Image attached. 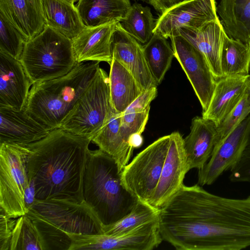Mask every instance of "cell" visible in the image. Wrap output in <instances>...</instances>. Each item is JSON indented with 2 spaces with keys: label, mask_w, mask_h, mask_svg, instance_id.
Returning a JSON list of instances; mask_svg holds the SVG:
<instances>
[{
  "label": "cell",
  "mask_w": 250,
  "mask_h": 250,
  "mask_svg": "<svg viewBox=\"0 0 250 250\" xmlns=\"http://www.w3.org/2000/svg\"><path fill=\"white\" fill-rule=\"evenodd\" d=\"M108 76L111 105L117 112H124L144 93L137 82L121 62L114 59Z\"/></svg>",
  "instance_id": "obj_26"
},
{
  "label": "cell",
  "mask_w": 250,
  "mask_h": 250,
  "mask_svg": "<svg viewBox=\"0 0 250 250\" xmlns=\"http://www.w3.org/2000/svg\"><path fill=\"white\" fill-rule=\"evenodd\" d=\"M92 138L61 128L27 146L29 179L33 181L37 200L84 201L83 182Z\"/></svg>",
  "instance_id": "obj_2"
},
{
  "label": "cell",
  "mask_w": 250,
  "mask_h": 250,
  "mask_svg": "<svg viewBox=\"0 0 250 250\" xmlns=\"http://www.w3.org/2000/svg\"><path fill=\"white\" fill-rule=\"evenodd\" d=\"M217 13L230 38L250 42V0H219Z\"/></svg>",
  "instance_id": "obj_27"
},
{
  "label": "cell",
  "mask_w": 250,
  "mask_h": 250,
  "mask_svg": "<svg viewBox=\"0 0 250 250\" xmlns=\"http://www.w3.org/2000/svg\"><path fill=\"white\" fill-rule=\"evenodd\" d=\"M83 195L103 228L128 214L138 201L124 186L122 171L116 160L100 149L90 150Z\"/></svg>",
  "instance_id": "obj_3"
},
{
  "label": "cell",
  "mask_w": 250,
  "mask_h": 250,
  "mask_svg": "<svg viewBox=\"0 0 250 250\" xmlns=\"http://www.w3.org/2000/svg\"><path fill=\"white\" fill-rule=\"evenodd\" d=\"M69 250H152L163 241L159 218L128 231L116 234H70Z\"/></svg>",
  "instance_id": "obj_10"
},
{
  "label": "cell",
  "mask_w": 250,
  "mask_h": 250,
  "mask_svg": "<svg viewBox=\"0 0 250 250\" xmlns=\"http://www.w3.org/2000/svg\"><path fill=\"white\" fill-rule=\"evenodd\" d=\"M169 145L160 179L149 204L160 209L182 188L189 170L184 139L177 131L169 134Z\"/></svg>",
  "instance_id": "obj_14"
},
{
  "label": "cell",
  "mask_w": 250,
  "mask_h": 250,
  "mask_svg": "<svg viewBox=\"0 0 250 250\" xmlns=\"http://www.w3.org/2000/svg\"><path fill=\"white\" fill-rule=\"evenodd\" d=\"M120 23L141 44L148 42L154 34L155 22L150 8L137 2L131 5L126 17Z\"/></svg>",
  "instance_id": "obj_31"
},
{
  "label": "cell",
  "mask_w": 250,
  "mask_h": 250,
  "mask_svg": "<svg viewBox=\"0 0 250 250\" xmlns=\"http://www.w3.org/2000/svg\"><path fill=\"white\" fill-rule=\"evenodd\" d=\"M0 210V250H10L17 220L8 217L1 209Z\"/></svg>",
  "instance_id": "obj_37"
},
{
  "label": "cell",
  "mask_w": 250,
  "mask_h": 250,
  "mask_svg": "<svg viewBox=\"0 0 250 250\" xmlns=\"http://www.w3.org/2000/svg\"></svg>",
  "instance_id": "obj_42"
},
{
  "label": "cell",
  "mask_w": 250,
  "mask_h": 250,
  "mask_svg": "<svg viewBox=\"0 0 250 250\" xmlns=\"http://www.w3.org/2000/svg\"><path fill=\"white\" fill-rule=\"evenodd\" d=\"M27 214L40 231L46 250H69L70 234L103 233V226L84 201L36 199Z\"/></svg>",
  "instance_id": "obj_5"
},
{
  "label": "cell",
  "mask_w": 250,
  "mask_h": 250,
  "mask_svg": "<svg viewBox=\"0 0 250 250\" xmlns=\"http://www.w3.org/2000/svg\"><path fill=\"white\" fill-rule=\"evenodd\" d=\"M19 60L32 85L63 76L77 63L72 40L46 25L26 41Z\"/></svg>",
  "instance_id": "obj_6"
},
{
  "label": "cell",
  "mask_w": 250,
  "mask_h": 250,
  "mask_svg": "<svg viewBox=\"0 0 250 250\" xmlns=\"http://www.w3.org/2000/svg\"><path fill=\"white\" fill-rule=\"evenodd\" d=\"M46 250L43 239L28 215L17 219L10 243V250Z\"/></svg>",
  "instance_id": "obj_33"
},
{
  "label": "cell",
  "mask_w": 250,
  "mask_h": 250,
  "mask_svg": "<svg viewBox=\"0 0 250 250\" xmlns=\"http://www.w3.org/2000/svg\"><path fill=\"white\" fill-rule=\"evenodd\" d=\"M45 25L72 40L85 28L76 7L66 0H42Z\"/></svg>",
  "instance_id": "obj_25"
},
{
  "label": "cell",
  "mask_w": 250,
  "mask_h": 250,
  "mask_svg": "<svg viewBox=\"0 0 250 250\" xmlns=\"http://www.w3.org/2000/svg\"><path fill=\"white\" fill-rule=\"evenodd\" d=\"M143 48L147 66L158 85L163 80L174 57L172 48L167 39L154 33L149 42L143 45Z\"/></svg>",
  "instance_id": "obj_30"
},
{
  "label": "cell",
  "mask_w": 250,
  "mask_h": 250,
  "mask_svg": "<svg viewBox=\"0 0 250 250\" xmlns=\"http://www.w3.org/2000/svg\"><path fill=\"white\" fill-rule=\"evenodd\" d=\"M36 200V190L34 182L32 180L29 179V186L24 194L25 204L28 210V208L33 205Z\"/></svg>",
  "instance_id": "obj_39"
},
{
  "label": "cell",
  "mask_w": 250,
  "mask_h": 250,
  "mask_svg": "<svg viewBox=\"0 0 250 250\" xmlns=\"http://www.w3.org/2000/svg\"><path fill=\"white\" fill-rule=\"evenodd\" d=\"M0 142L27 146L45 137L52 130L29 114L0 106Z\"/></svg>",
  "instance_id": "obj_16"
},
{
  "label": "cell",
  "mask_w": 250,
  "mask_h": 250,
  "mask_svg": "<svg viewBox=\"0 0 250 250\" xmlns=\"http://www.w3.org/2000/svg\"><path fill=\"white\" fill-rule=\"evenodd\" d=\"M250 114V96L247 87L238 103L217 125L218 143Z\"/></svg>",
  "instance_id": "obj_35"
},
{
  "label": "cell",
  "mask_w": 250,
  "mask_h": 250,
  "mask_svg": "<svg viewBox=\"0 0 250 250\" xmlns=\"http://www.w3.org/2000/svg\"><path fill=\"white\" fill-rule=\"evenodd\" d=\"M28 146L0 143V207L10 218L26 214L25 192L29 184Z\"/></svg>",
  "instance_id": "obj_8"
},
{
  "label": "cell",
  "mask_w": 250,
  "mask_h": 250,
  "mask_svg": "<svg viewBox=\"0 0 250 250\" xmlns=\"http://www.w3.org/2000/svg\"><path fill=\"white\" fill-rule=\"evenodd\" d=\"M247 89L250 96V75H249L247 80Z\"/></svg>",
  "instance_id": "obj_40"
},
{
  "label": "cell",
  "mask_w": 250,
  "mask_h": 250,
  "mask_svg": "<svg viewBox=\"0 0 250 250\" xmlns=\"http://www.w3.org/2000/svg\"><path fill=\"white\" fill-rule=\"evenodd\" d=\"M232 182H250V142L238 162L230 169Z\"/></svg>",
  "instance_id": "obj_36"
},
{
  "label": "cell",
  "mask_w": 250,
  "mask_h": 250,
  "mask_svg": "<svg viewBox=\"0 0 250 250\" xmlns=\"http://www.w3.org/2000/svg\"><path fill=\"white\" fill-rule=\"evenodd\" d=\"M31 85L20 60L0 51V106L24 109Z\"/></svg>",
  "instance_id": "obj_17"
},
{
  "label": "cell",
  "mask_w": 250,
  "mask_h": 250,
  "mask_svg": "<svg viewBox=\"0 0 250 250\" xmlns=\"http://www.w3.org/2000/svg\"><path fill=\"white\" fill-rule=\"evenodd\" d=\"M250 142V114L215 146L206 165L198 170V183L212 184L239 160Z\"/></svg>",
  "instance_id": "obj_12"
},
{
  "label": "cell",
  "mask_w": 250,
  "mask_h": 250,
  "mask_svg": "<svg viewBox=\"0 0 250 250\" xmlns=\"http://www.w3.org/2000/svg\"><path fill=\"white\" fill-rule=\"evenodd\" d=\"M27 40L0 11V51L20 60Z\"/></svg>",
  "instance_id": "obj_34"
},
{
  "label": "cell",
  "mask_w": 250,
  "mask_h": 250,
  "mask_svg": "<svg viewBox=\"0 0 250 250\" xmlns=\"http://www.w3.org/2000/svg\"><path fill=\"white\" fill-rule=\"evenodd\" d=\"M111 51L112 59L128 69L143 92L158 86L147 66L142 44L129 35L120 22L112 36Z\"/></svg>",
  "instance_id": "obj_15"
},
{
  "label": "cell",
  "mask_w": 250,
  "mask_h": 250,
  "mask_svg": "<svg viewBox=\"0 0 250 250\" xmlns=\"http://www.w3.org/2000/svg\"><path fill=\"white\" fill-rule=\"evenodd\" d=\"M160 209L139 200L128 214L111 225L103 228V233L116 234L128 231L159 218Z\"/></svg>",
  "instance_id": "obj_32"
},
{
  "label": "cell",
  "mask_w": 250,
  "mask_h": 250,
  "mask_svg": "<svg viewBox=\"0 0 250 250\" xmlns=\"http://www.w3.org/2000/svg\"><path fill=\"white\" fill-rule=\"evenodd\" d=\"M217 127L213 121L202 116L192 119L190 133L184 139L189 170L202 169L210 158L218 142Z\"/></svg>",
  "instance_id": "obj_19"
},
{
  "label": "cell",
  "mask_w": 250,
  "mask_h": 250,
  "mask_svg": "<svg viewBox=\"0 0 250 250\" xmlns=\"http://www.w3.org/2000/svg\"><path fill=\"white\" fill-rule=\"evenodd\" d=\"M72 3H74L75 2H76L77 1H78L79 0H66Z\"/></svg>",
  "instance_id": "obj_41"
},
{
  "label": "cell",
  "mask_w": 250,
  "mask_h": 250,
  "mask_svg": "<svg viewBox=\"0 0 250 250\" xmlns=\"http://www.w3.org/2000/svg\"><path fill=\"white\" fill-rule=\"evenodd\" d=\"M130 0H79L76 6L85 27L120 22L131 6Z\"/></svg>",
  "instance_id": "obj_23"
},
{
  "label": "cell",
  "mask_w": 250,
  "mask_h": 250,
  "mask_svg": "<svg viewBox=\"0 0 250 250\" xmlns=\"http://www.w3.org/2000/svg\"><path fill=\"white\" fill-rule=\"evenodd\" d=\"M157 94V87L148 89L122 113L121 134L124 140L133 149L132 139L144 132L148 119L150 104Z\"/></svg>",
  "instance_id": "obj_28"
},
{
  "label": "cell",
  "mask_w": 250,
  "mask_h": 250,
  "mask_svg": "<svg viewBox=\"0 0 250 250\" xmlns=\"http://www.w3.org/2000/svg\"><path fill=\"white\" fill-rule=\"evenodd\" d=\"M188 0H148L151 5L161 14L170 8Z\"/></svg>",
  "instance_id": "obj_38"
},
{
  "label": "cell",
  "mask_w": 250,
  "mask_h": 250,
  "mask_svg": "<svg viewBox=\"0 0 250 250\" xmlns=\"http://www.w3.org/2000/svg\"><path fill=\"white\" fill-rule=\"evenodd\" d=\"M118 22L85 27L72 40L77 63L85 62H104L110 64L112 61L111 42Z\"/></svg>",
  "instance_id": "obj_18"
},
{
  "label": "cell",
  "mask_w": 250,
  "mask_h": 250,
  "mask_svg": "<svg viewBox=\"0 0 250 250\" xmlns=\"http://www.w3.org/2000/svg\"><path fill=\"white\" fill-rule=\"evenodd\" d=\"M112 109L109 77L106 72L99 67L95 77L60 128L92 139L102 128Z\"/></svg>",
  "instance_id": "obj_7"
},
{
  "label": "cell",
  "mask_w": 250,
  "mask_h": 250,
  "mask_svg": "<svg viewBox=\"0 0 250 250\" xmlns=\"http://www.w3.org/2000/svg\"><path fill=\"white\" fill-rule=\"evenodd\" d=\"M99 63H77L63 76L33 84L25 109L52 130L60 128L95 77Z\"/></svg>",
  "instance_id": "obj_4"
},
{
  "label": "cell",
  "mask_w": 250,
  "mask_h": 250,
  "mask_svg": "<svg viewBox=\"0 0 250 250\" xmlns=\"http://www.w3.org/2000/svg\"><path fill=\"white\" fill-rule=\"evenodd\" d=\"M220 66L223 77L250 75V42H243L230 38L225 33Z\"/></svg>",
  "instance_id": "obj_29"
},
{
  "label": "cell",
  "mask_w": 250,
  "mask_h": 250,
  "mask_svg": "<svg viewBox=\"0 0 250 250\" xmlns=\"http://www.w3.org/2000/svg\"><path fill=\"white\" fill-rule=\"evenodd\" d=\"M174 57L186 73L201 105L208 108L216 83L204 55L180 35L170 37Z\"/></svg>",
  "instance_id": "obj_11"
},
{
  "label": "cell",
  "mask_w": 250,
  "mask_h": 250,
  "mask_svg": "<svg viewBox=\"0 0 250 250\" xmlns=\"http://www.w3.org/2000/svg\"><path fill=\"white\" fill-rule=\"evenodd\" d=\"M0 11L27 41L44 29L42 0H0Z\"/></svg>",
  "instance_id": "obj_22"
},
{
  "label": "cell",
  "mask_w": 250,
  "mask_h": 250,
  "mask_svg": "<svg viewBox=\"0 0 250 250\" xmlns=\"http://www.w3.org/2000/svg\"><path fill=\"white\" fill-rule=\"evenodd\" d=\"M249 75L225 76L217 80L209 106L202 116L217 126L243 96Z\"/></svg>",
  "instance_id": "obj_21"
},
{
  "label": "cell",
  "mask_w": 250,
  "mask_h": 250,
  "mask_svg": "<svg viewBox=\"0 0 250 250\" xmlns=\"http://www.w3.org/2000/svg\"><path fill=\"white\" fill-rule=\"evenodd\" d=\"M163 241L177 250H240L250 247V195L244 199L183 185L160 209Z\"/></svg>",
  "instance_id": "obj_1"
},
{
  "label": "cell",
  "mask_w": 250,
  "mask_h": 250,
  "mask_svg": "<svg viewBox=\"0 0 250 250\" xmlns=\"http://www.w3.org/2000/svg\"><path fill=\"white\" fill-rule=\"evenodd\" d=\"M161 137L138 153L122 171L125 187L138 199L149 203L158 183L169 145Z\"/></svg>",
  "instance_id": "obj_9"
},
{
  "label": "cell",
  "mask_w": 250,
  "mask_h": 250,
  "mask_svg": "<svg viewBox=\"0 0 250 250\" xmlns=\"http://www.w3.org/2000/svg\"><path fill=\"white\" fill-rule=\"evenodd\" d=\"M225 33L219 18L206 23L198 29L179 28L174 36H182L204 55L217 80L223 77L221 69L220 57Z\"/></svg>",
  "instance_id": "obj_20"
},
{
  "label": "cell",
  "mask_w": 250,
  "mask_h": 250,
  "mask_svg": "<svg viewBox=\"0 0 250 250\" xmlns=\"http://www.w3.org/2000/svg\"><path fill=\"white\" fill-rule=\"evenodd\" d=\"M215 0H188L167 9L155 21L154 33L167 39L181 28L198 29L219 19Z\"/></svg>",
  "instance_id": "obj_13"
},
{
  "label": "cell",
  "mask_w": 250,
  "mask_h": 250,
  "mask_svg": "<svg viewBox=\"0 0 250 250\" xmlns=\"http://www.w3.org/2000/svg\"><path fill=\"white\" fill-rule=\"evenodd\" d=\"M122 113L113 109L92 142L101 150L113 157L122 171L128 164L134 149L124 139L121 132Z\"/></svg>",
  "instance_id": "obj_24"
}]
</instances>
